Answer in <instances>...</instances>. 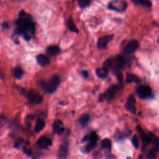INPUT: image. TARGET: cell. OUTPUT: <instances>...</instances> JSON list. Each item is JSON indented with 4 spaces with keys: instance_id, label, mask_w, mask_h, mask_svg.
I'll return each mask as SVG.
<instances>
[{
    "instance_id": "cell-1",
    "label": "cell",
    "mask_w": 159,
    "mask_h": 159,
    "mask_svg": "<svg viewBox=\"0 0 159 159\" xmlns=\"http://www.w3.org/2000/svg\"><path fill=\"white\" fill-rule=\"evenodd\" d=\"M15 24L16 26L15 34L22 35L26 41H30L35 32V25L31 15L21 10L19 13V18L15 21Z\"/></svg>"
},
{
    "instance_id": "cell-2",
    "label": "cell",
    "mask_w": 159,
    "mask_h": 159,
    "mask_svg": "<svg viewBox=\"0 0 159 159\" xmlns=\"http://www.w3.org/2000/svg\"><path fill=\"white\" fill-rule=\"evenodd\" d=\"M60 83V78L57 74H55L51 76L49 82H46V81L43 80L39 82L41 88L49 93H53L55 92L59 87Z\"/></svg>"
},
{
    "instance_id": "cell-3",
    "label": "cell",
    "mask_w": 159,
    "mask_h": 159,
    "mask_svg": "<svg viewBox=\"0 0 159 159\" xmlns=\"http://www.w3.org/2000/svg\"><path fill=\"white\" fill-rule=\"evenodd\" d=\"M127 7L128 4L123 0H113L108 5V8L109 10L120 13L124 11Z\"/></svg>"
},
{
    "instance_id": "cell-4",
    "label": "cell",
    "mask_w": 159,
    "mask_h": 159,
    "mask_svg": "<svg viewBox=\"0 0 159 159\" xmlns=\"http://www.w3.org/2000/svg\"><path fill=\"white\" fill-rule=\"evenodd\" d=\"M27 100L31 103L39 104L41 103L43 100V97L40 95V94L34 90H31L24 94Z\"/></svg>"
},
{
    "instance_id": "cell-5",
    "label": "cell",
    "mask_w": 159,
    "mask_h": 159,
    "mask_svg": "<svg viewBox=\"0 0 159 159\" xmlns=\"http://www.w3.org/2000/svg\"><path fill=\"white\" fill-rule=\"evenodd\" d=\"M139 43L136 40H131L123 48V53L125 55H131L136 52L139 48Z\"/></svg>"
},
{
    "instance_id": "cell-6",
    "label": "cell",
    "mask_w": 159,
    "mask_h": 159,
    "mask_svg": "<svg viewBox=\"0 0 159 159\" xmlns=\"http://www.w3.org/2000/svg\"><path fill=\"white\" fill-rule=\"evenodd\" d=\"M114 34L106 35L100 37L97 41V47L100 50L106 49L108 44L112 41L114 38Z\"/></svg>"
},
{
    "instance_id": "cell-7",
    "label": "cell",
    "mask_w": 159,
    "mask_h": 159,
    "mask_svg": "<svg viewBox=\"0 0 159 159\" xmlns=\"http://www.w3.org/2000/svg\"><path fill=\"white\" fill-rule=\"evenodd\" d=\"M137 96L141 99H146L152 95L151 88L147 85H141L136 89Z\"/></svg>"
},
{
    "instance_id": "cell-8",
    "label": "cell",
    "mask_w": 159,
    "mask_h": 159,
    "mask_svg": "<svg viewBox=\"0 0 159 159\" xmlns=\"http://www.w3.org/2000/svg\"><path fill=\"white\" fill-rule=\"evenodd\" d=\"M126 108L128 111L132 114H135L136 112V99L133 95H130L127 100L126 104Z\"/></svg>"
},
{
    "instance_id": "cell-9",
    "label": "cell",
    "mask_w": 159,
    "mask_h": 159,
    "mask_svg": "<svg viewBox=\"0 0 159 159\" xmlns=\"http://www.w3.org/2000/svg\"><path fill=\"white\" fill-rule=\"evenodd\" d=\"M37 145L41 149H47L49 146L51 145L52 142L50 139L47 137L42 136L40 137L37 141Z\"/></svg>"
},
{
    "instance_id": "cell-10",
    "label": "cell",
    "mask_w": 159,
    "mask_h": 159,
    "mask_svg": "<svg viewBox=\"0 0 159 159\" xmlns=\"http://www.w3.org/2000/svg\"><path fill=\"white\" fill-rule=\"evenodd\" d=\"M37 63L43 67H46L49 65L50 63V60L44 54H39L37 57Z\"/></svg>"
},
{
    "instance_id": "cell-11",
    "label": "cell",
    "mask_w": 159,
    "mask_h": 159,
    "mask_svg": "<svg viewBox=\"0 0 159 159\" xmlns=\"http://www.w3.org/2000/svg\"><path fill=\"white\" fill-rule=\"evenodd\" d=\"M61 52L60 48L56 45L48 46L46 49V53L50 56H55L59 54Z\"/></svg>"
},
{
    "instance_id": "cell-12",
    "label": "cell",
    "mask_w": 159,
    "mask_h": 159,
    "mask_svg": "<svg viewBox=\"0 0 159 159\" xmlns=\"http://www.w3.org/2000/svg\"><path fill=\"white\" fill-rule=\"evenodd\" d=\"M63 123L60 120H56L53 124V131L55 134H61L64 131Z\"/></svg>"
},
{
    "instance_id": "cell-13",
    "label": "cell",
    "mask_w": 159,
    "mask_h": 159,
    "mask_svg": "<svg viewBox=\"0 0 159 159\" xmlns=\"http://www.w3.org/2000/svg\"><path fill=\"white\" fill-rule=\"evenodd\" d=\"M118 88L116 85H113L106 92V99L108 101H111L112 100V99L114 98L117 92Z\"/></svg>"
},
{
    "instance_id": "cell-14",
    "label": "cell",
    "mask_w": 159,
    "mask_h": 159,
    "mask_svg": "<svg viewBox=\"0 0 159 159\" xmlns=\"http://www.w3.org/2000/svg\"><path fill=\"white\" fill-rule=\"evenodd\" d=\"M96 74L100 78H105L109 74V68L106 67L98 68L96 69Z\"/></svg>"
},
{
    "instance_id": "cell-15",
    "label": "cell",
    "mask_w": 159,
    "mask_h": 159,
    "mask_svg": "<svg viewBox=\"0 0 159 159\" xmlns=\"http://www.w3.org/2000/svg\"><path fill=\"white\" fill-rule=\"evenodd\" d=\"M68 150V144L67 143H64L61 145L59 149L58 155L59 157L60 158H65Z\"/></svg>"
},
{
    "instance_id": "cell-16",
    "label": "cell",
    "mask_w": 159,
    "mask_h": 159,
    "mask_svg": "<svg viewBox=\"0 0 159 159\" xmlns=\"http://www.w3.org/2000/svg\"><path fill=\"white\" fill-rule=\"evenodd\" d=\"M66 24H67V26L68 29H69V31H70L71 32H75V33H77V34L79 33V30L76 27V26L75 22H73V20L71 16H70L67 19Z\"/></svg>"
},
{
    "instance_id": "cell-17",
    "label": "cell",
    "mask_w": 159,
    "mask_h": 159,
    "mask_svg": "<svg viewBox=\"0 0 159 159\" xmlns=\"http://www.w3.org/2000/svg\"><path fill=\"white\" fill-rule=\"evenodd\" d=\"M45 122L42 119H39L37 120L35 123V126L34 128V131L36 132H39L40 131H41L44 128H45Z\"/></svg>"
},
{
    "instance_id": "cell-18",
    "label": "cell",
    "mask_w": 159,
    "mask_h": 159,
    "mask_svg": "<svg viewBox=\"0 0 159 159\" xmlns=\"http://www.w3.org/2000/svg\"><path fill=\"white\" fill-rule=\"evenodd\" d=\"M131 1L136 5H141L145 8H151L152 3L149 0H131Z\"/></svg>"
},
{
    "instance_id": "cell-19",
    "label": "cell",
    "mask_w": 159,
    "mask_h": 159,
    "mask_svg": "<svg viewBox=\"0 0 159 159\" xmlns=\"http://www.w3.org/2000/svg\"><path fill=\"white\" fill-rule=\"evenodd\" d=\"M89 119H90L89 115L87 114H84L82 116H81L80 117L79 123L82 126L85 127L88 124V123L89 122Z\"/></svg>"
},
{
    "instance_id": "cell-20",
    "label": "cell",
    "mask_w": 159,
    "mask_h": 159,
    "mask_svg": "<svg viewBox=\"0 0 159 159\" xmlns=\"http://www.w3.org/2000/svg\"><path fill=\"white\" fill-rule=\"evenodd\" d=\"M126 82L128 83H136L139 84L140 82V79L135 75L128 74Z\"/></svg>"
},
{
    "instance_id": "cell-21",
    "label": "cell",
    "mask_w": 159,
    "mask_h": 159,
    "mask_svg": "<svg viewBox=\"0 0 159 159\" xmlns=\"http://www.w3.org/2000/svg\"><path fill=\"white\" fill-rule=\"evenodd\" d=\"M92 3V0H78V6L81 9H85L90 6Z\"/></svg>"
},
{
    "instance_id": "cell-22",
    "label": "cell",
    "mask_w": 159,
    "mask_h": 159,
    "mask_svg": "<svg viewBox=\"0 0 159 159\" xmlns=\"http://www.w3.org/2000/svg\"><path fill=\"white\" fill-rule=\"evenodd\" d=\"M14 76L18 79H21L22 76L24 75V71L22 69V68L18 67L14 68Z\"/></svg>"
},
{
    "instance_id": "cell-23",
    "label": "cell",
    "mask_w": 159,
    "mask_h": 159,
    "mask_svg": "<svg viewBox=\"0 0 159 159\" xmlns=\"http://www.w3.org/2000/svg\"><path fill=\"white\" fill-rule=\"evenodd\" d=\"M101 146L103 149H109L111 146V141L108 139H105L101 142Z\"/></svg>"
},
{
    "instance_id": "cell-24",
    "label": "cell",
    "mask_w": 159,
    "mask_h": 159,
    "mask_svg": "<svg viewBox=\"0 0 159 159\" xmlns=\"http://www.w3.org/2000/svg\"><path fill=\"white\" fill-rule=\"evenodd\" d=\"M158 153V152L157 151H156L153 148H152V149H150L147 155H148V157L149 158H150V159H155L156 158Z\"/></svg>"
},
{
    "instance_id": "cell-25",
    "label": "cell",
    "mask_w": 159,
    "mask_h": 159,
    "mask_svg": "<svg viewBox=\"0 0 159 159\" xmlns=\"http://www.w3.org/2000/svg\"><path fill=\"white\" fill-rule=\"evenodd\" d=\"M132 144L134 145V147L136 149H138L139 148V139L138 137L136 135H134L132 139Z\"/></svg>"
},
{
    "instance_id": "cell-26",
    "label": "cell",
    "mask_w": 159,
    "mask_h": 159,
    "mask_svg": "<svg viewBox=\"0 0 159 159\" xmlns=\"http://www.w3.org/2000/svg\"><path fill=\"white\" fill-rule=\"evenodd\" d=\"M2 28L4 29H7L10 28V24H9V23H8V22L5 21V22H3L2 24Z\"/></svg>"
},
{
    "instance_id": "cell-27",
    "label": "cell",
    "mask_w": 159,
    "mask_h": 159,
    "mask_svg": "<svg viewBox=\"0 0 159 159\" xmlns=\"http://www.w3.org/2000/svg\"><path fill=\"white\" fill-rule=\"evenodd\" d=\"M106 98V93H102V94L99 95V100L101 102H103Z\"/></svg>"
},
{
    "instance_id": "cell-28",
    "label": "cell",
    "mask_w": 159,
    "mask_h": 159,
    "mask_svg": "<svg viewBox=\"0 0 159 159\" xmlns=\"http://www.w3.org/2000/svg\"><path fill=\"white\" fill-rule=\"evenodd\" d=\"M81 73H82V75L84 78H87L88 76V75H89L88 72L87 71H86V70H83V71H82Z\"/></svg>"
},
{
    "instance_id": "cell-29",
    "label": "cell",
    "mask_w": 159,
    "mask_h": 159,
    "mask_svg": "<svg viewBox=\"0 0 159 159\" xmlns=\"http://www.w3.org/2000/svg\"><path fill=\"white\" fill-rule=\"evenodd\" d=\"M158 43H159V38H158Z\"/></svg>"
},
{
    "instance_id": "cell-30",
    "label": "cell",
    "mask_w": 159,
    "mask_h": 159,
    "mask_svg": "<svg viewBox=\"0 0 159 159\" xmlns=\"http://www.w3.org/2000/svg\"><path fill=\"white\" fill-rule=\"evenodd\" d=\"M128 159H131V158H128Z\"/></svg>"
}]
</instances>
